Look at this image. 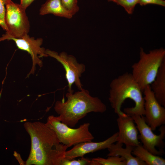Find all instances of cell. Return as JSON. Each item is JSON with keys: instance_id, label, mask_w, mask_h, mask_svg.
<instances>
[{"instance_id": "6da1fadb", "label": "cell", "mask_w": 165, "mask_h": 165, "mask_svg": "<svg viewBox=\"0 0 165 165\" xmlns=\"http://www.w3.org/2000/svg\"><path fill=\"white\" fill-rule=\"evenodd\" d=\"M110 86L108 99L118 116L144 115L143 91L131 73L127 72L115 78Z\"/></svg>"}, {"instance_id": "7a4b0ae2", "label": "cell", "mask_w": 165, "mask_h": 165, "mask_svg": "<svg viewBox=\"0 0 165 165\" xmlns=\"http://www.w3.org/2000/svg\"><path fill=\"white\" fill-rule=\"evenodd\" d=\"M67 99L57 101L54 107L59 120L68 126L74 127L79 121L91 112L103 113L107 107L98 97L92 96L83 88L74 93L66 94Z\"/></svg>"}, {"instance_id": "3957f363", "label": "cell", "mask_w": 165, "mask_h": 165, "mask_svg": "<svg viewBox=\"0 0 165 165\" xmlns=\"http://www.w3.org/2000/svg\"><path fill=\"white\" fill-rule=\"evenodd\" d=\"M23 125L31 140L27 162L30 165H45L48 154L60 143L55 133L46 123L40 122H26Z\"/></svg>"}, {"instance_id": "277c9868", "label": "cell", "mask_w": 165, "mask_h": 165, "mask_svg": "<svg viewBox=\"0 0 165 165\" xmlns=\"http://www.w3.org/2000/svg\"><path fill=\"white\" fill-rule=\"evenodd\" d=\"M165 59V50L163 48L151 50L148 53L140 48L139 59L132 65L131 74L143 92L154 81Z\"/></svg>"}, {"instance_id": "5b68a950", "label": "cell", "mask_w": 165, "mask_h": 165, "mask_svg": "<svg viewBox=\"0 0 165 165\" xmlns=\"http://www.w3.org/2000/svg\"><path fill=\"white\" fill-rule=\"evenodd\" d=\"M46 124L55 132L60 142L68 148L94 139L89 130V123H84L74 129L62 123L57 116L50 115L48 117Z\"/></svg>"}, {"instance_id": "8992f818", "label": "cell", "mask_w": 165, "mask_h": 165, "mask_svg": "<svg viewBox=\"0 0 165 165\" xmlns=\"http://www.w3.org/2000/svg\"><path fill=\"white\" fill-rule=\"evenodd\" d=\"M5 17L7 31L0 38V42L11 37L20 38L28 34L30 24L25 12L20 4L10 0L6 6Z\"/></svg>"}, {"instance_id": "52a82bcc", "label": "cell", "mask_w": 165, "mask_h": 165, "mask_svg": "<svg viewBox=\"0 0 165 165\" xmlns=\"http://www.w3.org/2000/svg\"><path fill=\"white\" fill-rule=\"evenodd\" d=\"M130 116L136 124L140 133L138 139L141 141L143 147L154 155L161 156L164 154L163 149L165 145L163 141L165 137V126H161L159 129L160 134L157 135L154 133L147 124L143 116L134 115Z\"/></svg>"}, {"instance_id": "ba28073f", "label": "cell", "mask_w": 165, "mask_h": 165, "mask_svg": "<svg viewBox=\"0 0 165 165\" xmlns=\"http://www.w3.org/2000/svg\"><path fill=\"white\" fill-rule=\"evenodd\" d=\"M46 53L48 56L54 58L59 62L64 69L65 78L68 83V92H73L72 87L74 83L79 90H81L82 85L80 78L85 71V65L78 62L75 57L68 54L65 52L58 54L54 51L46 49Z\"/></svg>"}, {"instance_id": "9c48e42d", "label": "cell", "mask_w": 165, "mask_h": 165, "mask_svg": "<svg viewBox=\"0 0 165 165\" xmlns=\"http://www.w3.org/2000/svg\"><path fill=\"white\" fill-rule=\"evenodd\" d=\"M145 114L147 124L152 131L165 124V108L156 99L150 85L144 90Z\"/></svg>"}, {"instance_id": "30bf717a", "label": "cell", "mask_w": 165, "mask_h": 165, "mask_svg": "<svg viewBox=\"0 0 165 165\" xmlns=\"http://www.w3.org/2000/svg\"><path fill=\"white\" fill-rule=\"evenodd\" d=\"M13 40L18 49L27 51L31 55L32 61V68L28 75L33 74L35 70L36 64L41 67L43 66L42 61L40 58L47 57L45 49L41 47L43 43V39L41 38L35 39L27 34L20 38L11 37L7 40Z\"/></svg>"}, {"instance_id": "8fae6325", "label": "cell", "mask_w": 165, "mask_h": 165, "mask_svg": "<svg viewBox=\"0 0 165 165\" xmlns=\"http://www.w3.org/2000/svg\"><path fill=\"white\" fill-rule=\"evenodd\" d=\"M118 133L114 134L106 140L101 142L92 141L80 143L74 145L71 149L66 151L64 158L68 159L83 157L85 155L109 148L117 141Z\"/></svg>"}, {"instance_id": "7c38bea8", "label": "cell", "mask_w": 165, "mask_h": 165, "mask_svg": "<svg viewBox=\"0 0 165 165\" xmlns=\"http://www.w3.org/2000/svg\"><path fill=\"white\" fill-rule=\"evenodd\" d=\"M117 122L119 129L117 142L134 147L140 144L138 130L131 116L126 114L118 116Z\"/></svg>"}, {"instance_id": "4fadbf2b", "label": "cell", "mask_w": 165, "mask_h": 165, "mask_svg": "<svg viewBox=\"0 0 165 165\" xmlns=\"http://www.w3.org/2000/svg\"><path fill=\"white\" fill-rule=\"evenodd\" d=\"M123 144L116 142L112 144L108 148L109 156H119L124 158L126 165H146L145 163L137 157L133 156L132 153L134 147L126 145L125 148L122 146Z\"/></svg>"}, {"instance_id": "5bb4252c", "label": "cell", "mask_w": 165, "mask_h": 165, "mask_svg": "<svg viewBox=\"0 0 165 165\" xmlns=\"http://www.w3.org/2000/svg\"><path fill=\"white\" fill-rule=\"evenodd\" d=\"M151 89L159 103L165 107V59L162 63Z\"/></svg>"}, {"instance_id": "9a60e30c", "label": "cell", "mask_w": 165, "mask_h": 165, "mask_svg": "<svg viewBox=\"0 0 165 165\" xmlns=\"http://www.w3.org/2000/svg\"><path fill=\"white\" fill-rule=\"evenodd\" d=\"M49 14L69 19L73 16L64 7L61 0H47L42 5L39 10L40 15H44Z\"/></svg>"}, {"instance_id": "2e32d148", "label": "cell", "mask_w": 165, "mask_h": 165, "mask_svg": "<svg viewBox=\"0 0 165 165\" xmlns=\"http://www.w3.org/2000/svg\"><path fill=\"white\" fill-rule=\"evenodd\" d=\"M132 153L145 162L146 165H165L164 159L152 153L140 144L134 147Z\"/></svg>"}, {"instance_id": "e0dca14e", "label": "cell", "mask_w": 165, "mask_h": 165, "mask_svg": "<svg viewBox=\"0 0 165 165\" xmlns=\"http://www.w3.org/2000/svg\"><path fill=\"white\" fill-rule=\"evenodd\" d=\"M91 160L96 165H126L125 159L119 156H109L106 159L98 157Z\"/></svg>"}, {"instance_id": "ac0fdd59", "label": "cell", "mask_w": 165, "mask_h": 165, "mask_svg": "<svg viewBox=\"0 0 165 165\" xmlns=\"http://www.w3.org/2000/svg\"><path fill=\"white\" fill-rule=\"evenodd\" d=\"M60 165H96V164L91 160L82 157L78 160H70L64 158L61 161Z\"/></svg>"}, {"instance_id": "d6986e66", "label": "cell", "mask_w": 165, "mask_h": 165, "mask_svg": "<svg viewBox=\"0 0 165 165\" xmlns=\"http://www.w3.org/2000/svg\"><path fill=\"white\" fill-rule=\"evenodd\" d=\"M139 0H116L115 2L117 5L122 6L127 13L132 14L136 6L139 3Z\"/></svg>"}, {"instance_id": "ffe728a7", "label": "cell", "mask_w": 165, "mask_h": 165, "mask_svg": "<svg viewBox=\"0 0 165 165\" xmlns=\"http://www.w3.org/2000/svg\"><path fill=\"white\" fill-rule=\"evenodd\" d=\"M64 7L73 16L79 10L77 0H61Z\"/></svg>"}, {"instance_id": "44dd1931", "label": "cell", "mask_w": 165, "mask_h": 165, "mask_svg": "<svg viewBox=\"0 0 165 165\" xmlns=\"http://www.w3.org/2000/svg\"><path fill=\"white\" fill-rule=\"evenodd\" d=\"M10 0H0V26L6 31L7 28L5 21L6 6Z\"/></svg>"}, {"instance_id": "7402d4cb", "label": "cell", "mask_w": 165, "mask_h": 165, "mask_svg": "<svg viewBox=\"0 0 165 165\" xmlns=\"http://www.w3.org/2000/svg\"><path fill=\"white\" fill-rule=\"evenodd\" d=\"M138 4L141 6L153 4L165 7V1L164 0H139Z\"/></svg>"}, {"instance_id": "603a6c76", "label": "cell", "mask_w": 165, "mask_h": 165, "mask_svg": "<svg viewBox=\"0 0 165 165\" xmlns=\"http://www.w3.org/2000/svg\"><path fill=\"white\" fill-rule=\"evenodd\" d=\"M35 0H20V4L22 8L24 10L28 7Z\"/></svg>"}, {"instance_id": "cb8c5ba5", "label": "cell", "mask_w": 165, "mask_h": 165, "mask_svg": "<svg viewBox=\"0 0 165 165\" xmlns=\"http://www.w3.org/2000/svg\"><path fill=\"white\" fill-rule=\"evenodd\" d=\"M107 0L109 2H113L115 3L116 0Z\"/></svg>"}]
</instances>
